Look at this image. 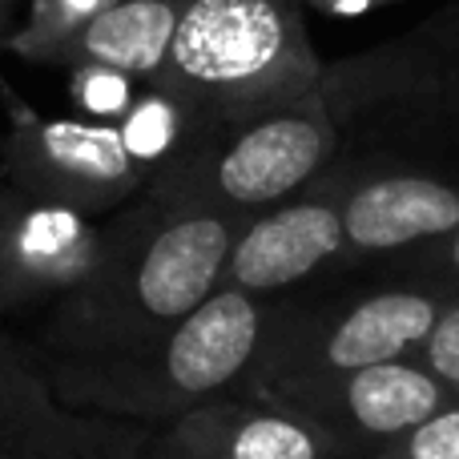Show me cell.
I'll return each instance as SVG.
<instances>
[{"label":"cell","mask_w":459,"mask_h":459,"mask_svg":"<svg viewBox=\"0 0 459 459\" xmlns=\"http://www.w3.org/2000/svg\"><path fill=\"white\" fill-rule=\"evenodd\" d=\"M246 218L150 190L117 210L93 274L56 299L53 334L69 347L61 367L126 355L198 310L222 286Z\"/></svg>","instance_id":"cell-1"},{"label":"cell","mask_w":459,"mask_h":459,"mask_svg":"<svg viewBox=\"0 0 459 459\" xmlns=\"http://www.w3.org/2000/svg\"><path fill=\"white\" fill-rule=\"evenodd\" d=\"M342 169H459V0L363 53L326 61Z\"/></svg>","instance_id":"cell-2"},{"label":"cell","mask_w":459,"mask_h":459,"mask_svg":"<svg viewBox=\"0 0 459 459\" xmlns=\"http://www.w3.org/2000/svg\"><path fill=\"white\" fill-rule=\"evenodd\" d=\"M323 77L299 0H190L153 85L214 126L299 101Z\"/></svg>","instance_id":"cell-3"},{"label":"cell","mask_w":459,"mask_h":459,"mask_svg":"<svg viewBox=\"0 0 459 459\" xmlns=\"http://www.w3.org/2000/svg\"><path fill=\"white\" fill-rule=\"evenodd\" d=\"M270 307L238 286H218L198 310L166 334L93 363L61 367L65 403L77 411H101L113 420L153 423L178 420L214 399H230L266 334Z\"/></svg>","instance_id":"cell-4"},{"label":"cell","mask_w":459,"mask_h":459,"mask_svg":"<svg viewBox=\"0 0 459 459\" xmlns=\"http://www.w3.org/2000/svg\"><path fill=\"white\" fill-rule=\"evenodd\" d=\"M444 302L447 294L439 290L387 286L302 310L270 307L262 347L234 399L278 403L294 391L323 387L363 367L411 359L431 334Z\"/></svg>","instance_id":"cell-5"},{"label":"cell","mask_w":459,"mask_h":459,"mask_svg":"<svg viewBox=\"0 0 459 459\" xmlns=\"http://www.w3.org/2000/svg\"><path fill=\"white\" fill-rule=\"evenodd\" d=\"M339 158L326 93L299 97L246 117L214 121L158 178L150 194L210 202L234 214H258L315 186Z\"/></svg>","instance_id":"cell-6"},{"label":"cell","mask_w":459,"mask_h":459,"mask_svg":"<svg viewBox=\"0 0 459 459\" xmlns=\"http://www.w3.org/2000/svg\"><path fill=\"white\" fill-rule=\"evenodd\" d=\"M0 105L8 113L0 161L13 190L40 202L105 218L150 190L153 174L129 150L121 126L69 113L53 117L29 105L8 77H0Z\"/></svg>","instance_id":"cell-7"},{"label":"cell","mask_w":459,"mask_h":459,"mask_svg":"<svg viewBox=\"0 0 459 459\" xmlns=\"http://www.w3.org/2000/svg\"><path fill=\"white\" fill-rule=\"evenodd\" d=\"M452 399L455 391H447L415 359H395V363L342 375L323 387L294 391L270 407H282V411L307 420L310 428H318L339 447L342 459H363L420 428L436 411H444Z\"/></svg>","instance_id":"cell-8"},{"label":"cell","mask_w":459,"mask_h":459,"mask_svg":"<svg viewBox=\"0 0 459 459\" xmlns=\"http://www.w3.org/2000/svg\"><path fill=\"white\" fill-rule=\"evenodd\" d=\"M342 194H347V174L331 166L302 194L250 214L234 238L222 282L266 299L315 278L326 262L347 250Z\"/></svg>","instance_id":"cell-9"},{"label":"cell","mask_w":459,"mask_h":459,"mask_svg":"<svg viewBox=\"0 0 459 459\" xmlns=\"http://www.w3.org/2000/svg\"><path fill=\"white\" fill-rule=\"evenodd\" d=\"M109 222L0 186V302L61 299L101 262Z\"/></svg>","instance_id":"cell-10"},{"label":"cell","mask_w":459,"mask_h":459,"mask_svg":"<svg viewBox=\"0 0 459 459\" xmlns=\"http://www.w3.org/2000/svg\"><path fill=\"white\" fill-rule=\"evenodd\" d=\"M342 174H347V194H342L347 250H420L459 230V169L371 166Z\"/></svg>","instance_id":"cell-11"},{"label":"cell","mask_w":459,"mask_h":459,"mask_svg":"<svg viewBox=\"0 0 459 459\" xmlns=\"http://www.w3.org/2000/svg\"><path fill=\"white\" fill-rule=\"evenodd\" d=\"M142 459H342L307 420L254 399H214L150 436Z\"/></svg>","instance_id":"cell-12"},{"label":"cell","mask_w":459,"mask_h":459,"mask_svg":"<svg viewBox=\"0 0 459 459\" xmlns=\"http://www.w3.org/2000/svg\"><path fill=\"white\" fill-rule=\"evenodd\" d=\"M186 8H190V0H113L97 21H89L69 40L56 69L109 65V69H121L153 85Z\"/></svg>","instance_id":"cell-13"},{"label":"cell","mask_w":459,"mask_h":459,"mask_svg":"<svg viewBox=\"0 0 459 459\" xmlns=\"http://www.w3.org/2000/svg\"><path fill=\"white\" fill-rule=\"evenodd\" d=\"M109 4L113 0H29L24 16L16 21L13 37H8L4 53L24 65L56 69L61 53L69 48V40L77 37L89 21H97Z\"/></svg>","instance_id":"cell-14"},{"label":"cell","mask_w":459,"mask_h":459,"mask_svg":"<svg viewBox=\"0 0 459 459\" xmlns=\"http://www.w3.org/2000/svg\"><path fill=\"white\" fill-rule=\"evenodd\" d=\"M150 81L129 77L109 65H69V101L77 105L81 117L93 121H126V113L137 105Z\"/></svg>","instance_id":"cell-15"},{"label":"cell","mask_w":459,"mask_h":459,"mask_svg":"<svg viewBox=\"0 0 459 459\" xmlns=\"http://www.w3.org/2000/svg\"><path fill=\"white\" fill-rule=\"evenodd\" d=\"M363 459H459V395L444 411L423 420L407 436L391 439L387 447L363 455Z\"/></svg>","instance_id":"cell-16"},{"label":"cell","mask_w":459,"mask_h":459,"mask_svg":"<svg viewBox=\"0 0 459 459\" xmlns=\"http://www.w3.org/2000/svg\"><path fill=\"white\" fill-rule=\"evenodd\" d=\"M411 359L423 367V371L436 375L447 391L459 395V294L444 302V310H439L431 334L423 339V347L415 351Z\"/></svg>","instance_id":"cell-17"},{"label":"cell","mask_w":459,"mask_h":459,"mask_svg":"<svg viewBox=\"0 0 459 459\" xmlns=\"http://www.w3.org/2000/svg\"><path fill=\"white\" fill-rule=\"evenodd\" d=\"M302 8H315L323 16H339V21H351V16H367V13H379V8L391 4H407V0H299Z\"/></svg>","instance_id":"cell-18"},{"label":"cell","mask_w":459,"mask_h":459,"mask_svg":"<svg viewBox=\"0 0 459 459\" xmlns=\"http://www.w3.org/2000/svg\"><path fill=\"white\" fill-rule=\"evenodd\" d=\"M16 8H21V0H0V53H4L8 37L16 29Z\"/></svg>","instance_id":"cell-19"},{"label":"cell","mask_w":459,"mask_h":459,"mask_svg":"<svg viewBox=\"0 0 459 459\" xmlns=\"http://www.w3.org/2000/svg\"><path fill=\"white\" fill-rule=\"evenodd\" d=\"M0 459H85V455H21V452H0Z\"/></svg>","instance_id":"cell-20"}]
</instances>
